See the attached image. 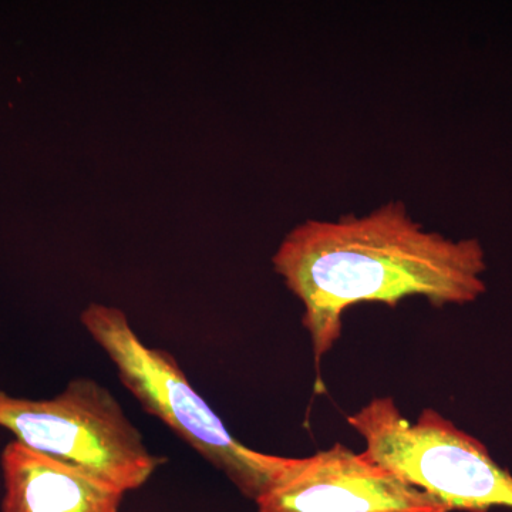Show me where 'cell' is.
I'll list each match as a JSON object with an SVG mask.
<instances>
[{"mask_svg": "<svg viewBox=\"0 0 512 512\" xmlns=\"http://www.w3.org/2000/svg\"><path fill=\"white\" fill-rule=\"evenodd\" d=\"M272 264L302 302L316 363L338 342L350 306L394 308L404 298L421 296L441 308L476 301L485 289L480 244L427 231L397 200L362 217L296 225Z\"/></svg>", "mask_w": 512, "mask_h": 512, "instance_id": "6da1fadb", "label": "cell"}, {"mask_svg": "<svg viewBox=\"0 0 512 512\" xmlns=\"http://www.w3.org/2000/svg\"><path fill=\"white\" fill-rule=\"evenodd\" d=\"M370 460L440 501L448 511L512 508V476L476 437L433 409L412 423L392 397H376L348 417Z\"/></svg>", "mask_w": 512, "mask_h": 512, "instance_id": "3957f363", "label": "cell"}, {"mask_svg": "<svg viewBox=\"0 0 512 512\" xmlns=\"http://www.w3.org/2000/svg\"><path fill=\"white\" fill-rule=\"evenodd\" d=\"M2 512H119L126 493L10 441L0 456Z\"/></svg>", "mask_w": 512, "mask_h": 512, "instance_id": "8992f818", "label": "cell"}, {"mask_svg": "<svg viewBox=\"0 0 512 512\" xmlns=\"http://www.w3.org/2000/svg\"><path fill=\"white\" fill-rule=\"evenodd\" d=\"M255 503L259 512H450L389 468L340 443L299 458L298 467Z\"/></svg>", "mask_w": 512, "mask_h": 512, "instance_id": "5b68a950", "label": "cell"}, {"mask_svg": "<svg viewBox=\"0 0 512 512\" xmlns=\"http://www.w3.org/2000/svg\"><path fill=\"white\" fill-rule=\"evenodd\" d=\"M80 320L141 407L221 470L245 497L258 500L298 467L299 458L261 453L235 439L175 357L138 338L126 313L90 303Z\"/></svg>", "mask_w": 512, "mask_h": 512, "instance_id": "7a4b0ae2", "label": "cell"}, {"mask_svg": "<svg viewBox=\"0 0 512 512\" xmlns=\"http://www.w3.org/2000/svg\"><path fill=\"white\" fill-rule=\"evenodd\" d=\"M0 427L20 444L128 493L165 458L151 453L123 407L96 380L79 377L52 399L0 392Z\"/></svg>", "mask_w": 512, "mask_h": 512, "instance_id": "277c9868", "label": "cell"}]
</instances>
